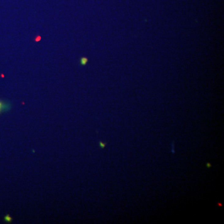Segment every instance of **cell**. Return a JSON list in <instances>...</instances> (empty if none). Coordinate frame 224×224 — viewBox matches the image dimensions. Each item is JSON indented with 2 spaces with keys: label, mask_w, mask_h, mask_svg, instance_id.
I'll return each instance as SVG.
<instances>
[{
  "label": "cell",
  "mask_w": 224,
  "mask_h": 224,
  "mask_svg": "<svg viewBox=\"0 0 224 224\" xmlns=\"http://www.w3.org/2000/svg\"><path fill=\"white\" fill-rule=\"evenodd\" d=\"M8 107H9V105H8L6 103L0 100V114H1L2 111L6 110L7 108Z\"/></svg>",
  "instance_id": "obj_1"
},
{
  "label": "cell",
  "mask_w": 224,
  "mask_h": 224,
  "mask_svg": "<svg viewBox=\"0 0 224 224\" xmlns=\"http://www.w3.org/2000/svg\"><path fill=\"white\" fill-rule=\"evenodd\" d=\"M87 62H88V59H87L86 58H81V59H80V64H81L82 65H86V64H87Z\"/></svg>",
  "instance_id": "obj_2"
},
{
  "label": "cell",
  "mask_w": 224,
  "mask_h": 224,
  "mask_svg": "<svg viewBox=\"0 0 224 224\" xmlns=\"http://www.w3.org/2000/svg\"><path fill=\"white\" fill-rule=\"evenodd\" d=\"M4 219H5V221L6 222H12V220H13L12 219V217L10 215H6Z\"/></svg>",
  "instance_id": "obj_3"
},
{
  "label": "cell",
  "mask_w": 224,
  "mask_h": 224,
  "mask_svg": "<svg viewBox=\"0 0 224 224\" xmlns=\"http://www.w3.org/2000/svg\"><path fill=\"white\" fill-rule=\"evenodd\" d=\"M100 146H101V147H105V144H103L102 142H100Z\"/></svg>",
  "instance_id": "obj_4"
}]
</instances>
